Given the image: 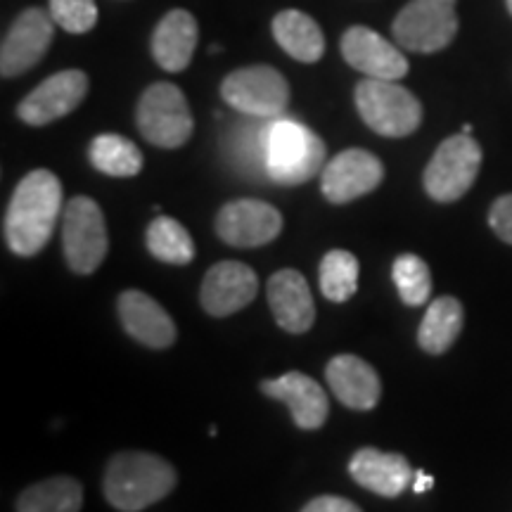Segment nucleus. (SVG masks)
I'll use <instances>...</instances> for the list:
<instances>
[{
	"instance_id": "4468645a",
	"label": "nucleus",
	"mask_w": 512,
	"mask_h": 512,
	"mask_svg": "<svg viewBox=\"0 0 512 512\" xmlns=\"http://www.w3.org/2000/svg\"><path fill=\"white\" fill-rule=\"evenodd\" d=\"M259 292V278L240 261H219L204 275L200 302L209 316L223 318L238 313L254 302Z\"/></svg>"
},
{
	"instance_id": "f03ea898",
	"label": "nucleus",
	"mask_w": 512,
	"mask_h": 512,
	"mask_svg": "<svg viewBox=\"0 0 512 512\" xmlns=\"http://www.w3.org/2000/svg\"><path fill=\"white\" fill-rule=\"evenodd\" d=\"M176 486V470L155 453L124 451L110 460L102 494L121 512H138L162 501Z\"/></svg>"
},
{
	"instance_id": "393cba45",
	"label": "nucleus",
	"mask_w": 512,
	"mask_h": 512,
	"mask_svg": "<svg viewBox=\"0 0 512 512\" xmlns=\"http://www.w3.org/2000/svg\"><path fill=\"white\" fill-rule=\"evenodd\" d=\"M88 159L100 174L114 178H131L143 171V155H140L136 143L117 136V133H102V136L93 138L91 147H88Z\"/></svg>"
},
{
	"instance_id": "a211bd4d",
	"label": "nucleus",
	"mask_w": 512,
	"mask_h": 512,
	"mask_svg": "<svg viewBox=\"0 0 512 512\" xmlns=\"http://www.w3.org/2000/svg\"><path fill=\"white\" fill-rule=\"evenodd\" d=\"M268 304L275 323L292 335H304L316 320V304L309 283L294 268H283L268 280Z\"/></svg>"
},
{
	"instance_id": "20e7f679",
	"label": "nucleus",
	"mask_w": 512,
	"mask_h": 512,
	"mask_svg": "<svg viewBox=\"0 0 512 512\" xmlns=\"http://www.w3.org/2000/svg\"><path fill=\"white\" fill-rule=\"evenodd\" d=\"M325 162V143L299 121L280 119L268 136V178L280 185H302Z\"/></svg>"
},
{
	"instance_id": "9d476101",
	"label": "nucleus",
	"mask_w": 512,
	"mask_h": 512,
	"mask_svg": "<svg viewBox=\"0 0 512 512\" xmlns=\"http://www.w3.org/2000/svg\"><path fill=\"white\" fill-rule=\"evenodd\" d=\"M55 19L41 8H29L19 15L0 46V74L17 79L36 67L53 43Z\"/></svg>"
},
{
	"instance_id": "1a4fd4ad",
	"label": "nucleus",
	"mask_w": 512,
	"mask_h": 512,
	"mask_svg": "<svg viewBox=\"0 0 512 512\" xmlns=\"http://www.w3.org/2000/svg\"><path fill=\"white\" fill-rule=\"evenodd\" d=\"M221 95L233 110L254 119H275L290 105V83L268 64L242 67L221 83Z\"/></svg>"
},
{
	"instance_id": "c756f323",
	"label": "nucleus",
	"mask_w": 512,
	"mask_h": 512,
	"mask_svg": "<svg viewBox=\"0 0 512 512\" xmlns=\"http://www.w3.org/2000/svg\"><path fill=\"white\" fill-rule=\"evenodd\" d=\"M50 17L67 34H86L98 22L95 0H50Z\"/></svg>"
},
{
	"instance_id": "b1692460",
	"label": "nucleus",
	"mask_w": 512,
	"mask_h": 512,
	"mask_svg": "<svg viewBox=\"0 0 512 512\" xmlns=\"http://www.w3.org/2000/svg\"><path fill=\"white\" fill-rule=\"evenodd\" d=\"M83 489L74 477L43 479L17 498V512H79Z\"/></svg>"
},
{
	"instance_id": "dca6fc26",
	"label": "nucleus",
	"mask_w": 512,
	"mask_h": 512,
	"mask_svg": "<svg viewBox=\"0 0 512 512\" xmlns=\"http://www.w3.org/2000/svg\"><path fill=\"white\" fill-rule=\"evenodd\" d=\"M119 320L136 342L150 349H169L176 342V325L150 294L126 290L117 302Z\"/></svg>"
},
{
	"instance_id": "f257e3e1",
	"label": "nucleus",
	"mask_w": 512,
	"mask_h": 512,
	"mask_svg": "<svg viewBox=\"0 0 512 512\" xmlns=\"http://www.w3.org/2000/svg\"><path fill=\"white\" fill-rule=\"evenodd\" d=\"M62 211V183L53 171L24 176L5 211V245L17 256H36L48 245Z\"/></svg>"
},
{
	"instance_id": "9b49d317",
	"label": "nucleus",
	"mask_w": 512,
	"mask_h": 512,
	"mask_svg": "<svg viewBox=\"0 0 512 512\" xmlns=\"http://www.w3.org/2000/svg\"><path fill=\"white\" fill-rule=\"evenodd\" d=\"M280 230V211L261 200L228 202L216 216V233L230 247H264L278 238Z\"/></svg>"
},
{
	"instance_id": "2eb2a0df",
	"label": "nucleus",
	"mask_w": 512,
	"mask_h": 512,
	"mask_svg": "<svg viewBox=\"0 0 512 512\" xmlns=\"http://www.w3.org/2000/svg\"><path fill=\"white\" fill-rule=\"evenodd\" d=\"M342 57L368 79L399 81L408 74L406 55L368 27H351L344 31Z\"/></svg>"
},
{
	"instance_id": "ddd939ff",
	"label": "nucleus",
	"mask_w": 512,
	"mask_h": 512,
	"mask_svg": "<svg viewBox=\"0 0 512 512\" xmlns=\"http://www.w3.org/2000/svg\"><path fill=\"white\" fill-rule=\"evenodd\" d=\"M384 178V166L368 150H344L320 174V190L332 204H347L373 192Z\"/></svg>"
},
{
	"instance_id": "5701e85b",
	"label": "nucleus",
	"mask_w": 512,
	"mask_h": 512,
	"mask_svg": "<svg viewBox=\"0 0 512 512\" xmlns=\"http://www.w3.org/2000/svg\"><path fill=\"white\" fill-rule=\"evenodd\" d=\"M465 323L463 304L456 297H439L427 306L425 318H422L418 330L420 349L427 354H444L453 347V342L460 337Z\"/></svg>"
},
{
	"instance_id": "6ab92c4d",
	"label": "nucleus",
	"mask_w": 512,
	"mask_h": 512,
	"mask_svg": "<svg viewBox=\"0 0 512 512\" xmlns=\"http://www.w3.org/2000/svg\"><path fill=\"white\" fill-rule=\"evenodd\" d=\"M349 472L356 484L382 498H396L413 484L415 472L401 453H382L377 448H361L349 460Z\"/></svg>"
},
{
	"instance_id": "f3484780",
	"label": "nucleus",
	"mask_w": 512,
	"mask_h": 512,
	"mask_svg": "<svg viewBox=\"0 0 512 512\" xmlns=\"http://www.w3.org/2000/svg\"><path fill=\"white\" fill-rule=\"evenodd\" d=\"M261 392L290 408L294 425L302 430H320L328 420V394L304 373H287L278 380L261 382Z\"/></svg>"
},
{
	"instance_id": "6e6552de",
	"label": "nucleus",
	"mask_w": 512,
	"mask_h": 512,
	"mask_svg": "<svg viewBox=\"0 0 512 512\" xmlns=\"http://www.w3.org/2000/svg\"><path fill=\"white\" fill-rule=\"evenodd\" d=\"M392 34L403 50L439 53L458 34L456 0H411L396 15Z\"/></svg>"
},
{
	"instance_id": "39448f33",
	"label": "nucleus",
	"mask_w": 512,
	"mask_h": 512,
	"mask_svg": "<svg viewBox=\"0 0 512 512\" xmlns=\"http://www.w3.org/2000/svg\"><path fill=\"white\" fill-rule=\"evenodd\" d=\"M136 121L138 131L143 133L147 143L164 147V150H176V147L188 143L192 128H195L183 91L166 81L152 83L140 95Z\"/></svg>"
},
{
	"instance_id": "423d86ee",
	"label": "nucleus",
	"mask_w": 512,
	"mask_h": 512,
	"mask_svg": "<svg viewBox=\"0 0 512 512\" xmlns=\"http://www.w3.org/2000/svg\"><path fill=\"white\" fill-rule=\"evenodd\" d=\"M479 169H482V147L470 133H458L437 147L422 183L434 202L448 204L460 200L472 188Z\"/></svg>"
},
{
	"instance_id": "a878e982",
	"label": "nucleus",
	"mask_w": 512,
	"mask_h": 512,
	"mask_svg": "<svg viewBox=\"0 0 512 512\" xmlns=\"http://www.w3.org/2000/svg\"><path fill=\"white\" fill-rule=\"evenodd\" d=\"M145 242L150 254L164 264L185 266L195 259V242H192L190 233L171 216H157L147 226Z\"/></svg>"
},
{
	"instance_id": "2f4dec72",
	"label": "nucleus",
	"mask_w": 512,
	"mask_h": 512,
	"mask_svg": "<svg viewBox=\"0 0 512 512\" xmlns=\"http://www.w3.org/2000/svg\"><path fill=\"white\" fill-rule=\"evenodd\" d=\"M302 512H361V508L342 496H318L306 503Z\"/></svg>"
},
{
	"instance_id": "412c9836",
	"label": "nucleus",
	"mask_w": 512,
	"mask_h": 512,
	"mask_svg": "<svg viewBox=\"0 0 512 512\" xmlns=\"http://www.w3.org/2000/svg\"><path fill=\"white\" fill-rule=\"evenodd\" d=\"M197 22L188 10H171L152 34V57L164 72L178 74L188 67L197 48Z\"/></svg>"
},
{
	"instance_id": "72a5a7b5",
	"label": "nucleus",
	"mask_w": 512,
	"mask_h": 512,
	"mask_svg": "<svg viewBox=\"0 0 512 512\" xmlns=\"http://www.w3.org/2000/svg\"><path fill=\"white\" fill-rule=\"evenodd\" d=\"M505 3H508V10H510V15H512V0H505Z\"/></svg>"
},
{
	"instance_id": "0eeeda50",
	"label": "nucleus",
	"mask_w": 512,
	"mask_h": 512,
	"mask_svg": "<svg viewBox=\"0 0 512 512\" xmlns=\"http://www.w3.org/2000/svg\"><path fill=\"white\" fill-rule=\"evenodd\" d=\"M107 223L98 202L91 197H74L64 207L62 247L69 268L91 275L107 256Z\"/></svg>"
},
{
	"instance_id": "7c9ffc66",
	"label": "nucleus",
	"mask_w": 512,
	"mask_h": 512,
	"mask_svg": "<svg viewBox=\"0 0 512 512\" xmlns=\"http://www.w3.org/2000/svg\"><path fill=\"white\" fill-rule=\"evenodd\" d=\"M489 226L503 242L512 245V192L498 197L489 209Z\"/></svg>"
},
{
	"instance_id": "c85d7f7f",
	"label": "nucleus",
	"mask_w": 512,
	"mask_h": 512,
	"mask_svg": "<svg viewBox=\"0 0 512 512\" xmlns=\"http://www.w3.org/2000/svg\"><path fill=\"white\" fill-rule=\"evenodd\" d=\"M271 126L245 124L235 128L230 155H233L235 164L242 171H249V174L256 171V174L268 176V136H271Z\"/></svg>"
},
{
	"instance_id": "aec40b11",
	"label": "nucleus",
	"mask_w": 512,
	"mask_h": 512,
	"mask_svg": "<svg viewBox=\"0 0 512 512\" xmlns=\"http://www.w3.org/2000/svg\"><path fill=\"white\" fill-rule=\"evenodd\" d=\"M332 394L337 396L339 403L354 411H373L380 401L382 384L380 377L368 366L363 358L342 354L335 356L325 370Z\"/></svg>"
},
{
	"instance_id": "7ed1b4c3",
	"label": "nucleus",
	"mask_w": 512,
	"mask_h": 512,
	"mask_svg": "<svg viewBox=\"0 0 512 512\" xmlns=\"http://www.w3.org/2000/svg\"><path fill=\"white\" fill-rule=\"evenodd\" d=\"M354 100L361 119L377 136L406 138L422 124L420 100L396 81L363 79Z\"/></svg>"
},
{
	"instance_id": "4be33fe9",
	"label": "nucleus",
	"mask_w": 512,
	"mask_h": 512,
	"mask_svg": "<svg viewBox=\"0 0 512 512\" xmlns=\"http://www.w3.org/2000/svg\"><path fill=\"white\" fill-rule=\"evenodd\" d=\"M273 36L278 46L297 62L313 64L325 53V36L316 19L299 10H283L273 17Z\"/></svg>"
},
{
	"instance_id": "bb28decb",
	"label": "nucleus",
	"mask_w": 512,
	"mask_h": 512,
	"mask_svg": "<svg viewBox=\"0 0 512 512\" xmlns=\"http://www.w3.org/2000/svg\"><path fill=\"white\" fill-rule=\"evenodd\" d=\"M358 287V261L351 252L332 249L320 261V290L335 304L349 302Z\"/></svg>"
},
{
	"instance_id": "473e14b6",
	"label": "nucleus",
	"mask_w": 512,
	"mask_h": 512,
	"mask_svg": "<svg viewBox=\"0 0 512 512\" xmlns=\"http://www.w3.org/2000/svg\"><path fill=\"white\" fill-rule=\"evenodd\" d=\"M432 486H434V479L430 475H425L422 470L415 472V477H413V491H415V494H425V491H430Z\"/></svg>"
},
{
	"instance_id": "cd10ccee",
	"label": "nucleus",
	"mask_w": 512,
	"mask_h": 512,
	"mask_svg": "<svg viewBox=\"0 0 512 512\" xmlns=\"http://www.w3.org/2000/svg\"><path fill=\"white\" fill-rule=\"evenodd\" d=\"M392 278L403 304L425 306L432 294V273L430 266L418 254L396 256L392 266Z\"/></svg>"
},
{
	"instance_id": "f8f14e48",
	"label": "nucleus",
	"mask_w": 512,
	"mask_h": 512,
	"mask_svg": "<svg viewBox=\"0 0 512 512\" xmlns=\"http://www.w3.org/2000/svg\"><path fill=\"white\" fill-rule=\"evenodd\" d=\"M88 93V76L79 69H67L38 83L17 105V117L29 126H46L67 117L81 105Z\"/></svg>"
}]
</instances>
